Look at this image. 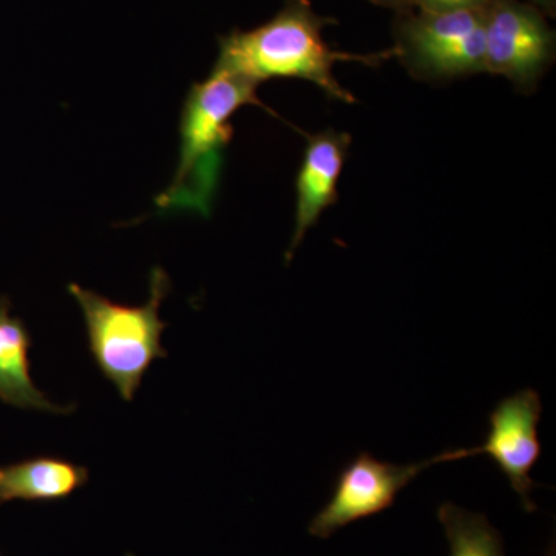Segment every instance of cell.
Returning a JSON list of instances; mask_svg holds the SVG:
<instances>
[{
  "instance_id": "6da1fadb",
  "label": "cell",
  "mask_w": 556,
  "mask_h": 556,
  "mask_svg": "<svg viewBox=\"0 0 556 556\" xmlns=\"http://www.w3.org/2000/svg\"><path fill=\"white\" fill-rule=\"evenodd\" d=\"M318 16L309 0H287L276 16L252 30H232L218 39L215 68L260 84L276 78L311 80L331 100L353 104L356 98L340 86L334 76L338 62L382 64L396 58L394 49L371 54L332 50L324 39V28L332 24Z\"/></svg>"
},
{
  "instance_id": "7a4b0ae2",
  "label": "cell",
  "mask_w": 556,
  "mask_h": 556,
  "mask_svg": "<svg viewBox=\"0 0 556 556\" xmlns=\"http://www.w3.org/2000/svg\"><path fill=\"white\" fill-rule=\"evenodd\" d=\"M257 84L222 68L190 87L179 118V156L170 185L156 197L160 214L208 217L233 137L232 118L244 105L265 108Z\"/></svg>"
},
{
  "instance_id": "3957f363",
  "label": "cell",
  "mask_w": 556,
  "mask_h": 556,
  "mask_svg": "<svg viewBox=\"0 0 556 556\" xmlns=\"http://www.w3.org/2000/svg\"><path fill=\"white\" fill-rule=\"evenodd\" d=\"M149 291L146 305L129 306L79 285H68L70 294L84 314L91 356L127 402L137 394L150 365L167 356L161 345L166 324L160 318L161 303L170 291L166 270L159 266L152 269Z\"/></svg>"
},
{
  "instance_id": "277c9868",
  "label": "cell",
  "mask_w": 556,
  "mask_h": 556,
  "mask_svg": "<svg viewBox=\"0 0 556 556\" xmlns=\"http://www.w3.org/2000/svg\"><path fill=\"white\" fill-rule=\"evenodd\" d=\"M397 14L393 49L416 78L448 80L485 72V10Z\"/></svg>"
},
{
  "instance_id": "5b68a950",
  "label": "cell",
  "mask_w": 556,
  "mask_h": 556,
  "mask_svg": "<svg viewBox=\"0 0 556 556\" xmlns=\"http://www.w3.org/2000/svg\"><path fill=\"white\" fill-rule=\"evenodd\" d=\"M485 72L519 90L536 89L555 60V33L543 11L522 0H493L485 10Z\"/></svg>"
},
{
  "instance_id": "8992f818",
  "label": "cell",
  "mask_w": 556,
  "mask_h": 556,
  "mask_svg": "<svg viewBox=\"0 0 556 556\" xmlns=\"http://www.w3.org/2000/svg\"><path fill=\"white\" fill-rule=\"evenodd\" d=\"M434 464H441V456L412 466H396L382 463L367 452L358 453L340 471L331 501L311 521V535L327 540L351 522L382 514L393 506L404 486Z\"/></svg>"
},
{
  "instance_id": "52a82bcc",
  "label": "cell",
  "mask_w": 556,
  "mask_h": 556,
  "mask_svg": "<svg viewBox=\"0 0 556 556\" xmlns=\"http://www.w3.org/2000/svg\"><path fill=\"white\" fill-rule=\"evenodd\" d=\"M540 394L535 390L519 391L514 396L504 399L490 415V433L484 444L475 448H464L466 457L489 455L506 475L511 489L521 497L526 511H535L536 506L530 500V492L536 489L530 471L541 456L538 439L540 424Z\"/></svg>"
},
{
  "instance_id": "ba28073f",
  "label": "cell",
  "mask_w": 556,
  "mask_h": 556,
  "mask_svg": "<svg viewBox=\"0 0 556 556\" xmlns=\"http://www.w3.org/2000/svg\"><path fill=\"white\" fill-rule=\"evenodd\" d=\"M305 155L300 166L295 189V228L287 252V263L294 257L306 232L317 225L320 215L339 201V179L350 153L351 138L332 129L306 137Z\"/></svg>"
},
{
  "instance_id": "9c48e42d",
  "label": "cell",
  "mask_w": 556,
  "mask_h": 556,
  "mask_svg": "<svg viewBox=\"0 0 556 556\" xmlns=\"http://www.w3.org/2000/svg\"><path fill=\"white\" fill-rule=\"evenodd\" d=\"M30 345L27 328L20 318L10 316L5 302H0V399L17 408L67 413V408L53 404L33 382Z\"/></svg>"
},
{
  "instance_id": "30bf717a",
  "label": "cell",
  "mask_w": 556,
  "mask_h": 556,
  "mask_svg": "<svg viewBox=\"0 0 556 556\" xmlns=\"http://www.w3.org/2000/svg\"><path fill=\"white\" fill-rule=\"evenodd\" d=\"M89 479L87 468L54 457H36L0 468V501H56Z\"/></svg>"
},
{
  "instance_id": "8fae6325",
  "label": "cell",
  "mask_w": 556,
  "mask_h": 556,
  "mask_svg": "<svg viewBox=\"0 0 556 556\" xmlns=\"http://www.w3.org/2000/svg\"><path fill=\"white\" fill-rule=\"evenodd\" d=\"M438 518L444 526L450 556H506L503 538L485 515L445 503L439 507Z\"/></svg>"
},
{
  "instance_id": "7c38bea8",
  "label": "cell",
  "mask_w": 556,
  "mask_h": 556,
  "mask_svg": "<svg viewBox=\"0 0 556 556\" xmlns=\"http://www.w3.org/2000/svg\"><path fill=\"white\" fill-rule=\"evenodd\" d=\"M493 0H409V10L456 11L486 10Z\"/></svg>"
},
{
  "instance_id": "4fadbf2b",
  "label": "cell",
  "mask_w": 556,
  "mask_h": 556,
  "mask_svg": "<svg viewBox=\"0 0 556 556\" xmlns=\"http://www.w3.org/2000/svg\"><path fill=\"white\" fill-rule=\"evenodd\" d=\"M375 5L383 7V9H391L397 13H404L409 10V0H369Z\"/></svg>"
},
{
  "instance_id": "5bb4252c",
  "label": "cell",
  "mask_w": 556,
  "mask_h": 556,
  "mask_svg": "<svg viewBox=\"0 0 556 556\" xmlns=\"http://www.w3.org/2000/svg\"><path fill=\"white\" fill-rule=\"evenodd\" d=\"M527 3L536 7L544 14H552V16L555 14L556 0H527Z\"/></svg>"
}]
</instances>
